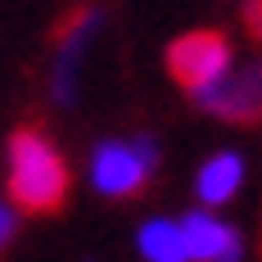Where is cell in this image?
<instances>
[{"mask_svg":"<svg viewBox=\"0 0 262 262\" xmlns=\"http://www.w3.org/2000/svg\"><path fill=\"white\" fill-rule=\"evenodd\" d=\"M9 199L23 212H54L68 199V163L36 127L14 131L9 140Z\"/></svg>","mask_w":262,"mask_h":262,"instance_id":"1","label":"cell"},{"mask_svg":"<svg viewBox=\"0 0 262 262\" xmlns=\"http://www.w3.org/2000/svg\"><path fill=\"white\" fill-rule=\"evenodd\" d=\"M231 59H235L231 41L222 32L204 27V32H185V36H177L167 46V73H172V81L181 91H190L194 100H204L208 91H217L231 77Z\"/></svg>","mask_w":262,"mask_h":262,"instance_id":"2","label":"cell"},{"mask_svg":"<svg viewBox=\"0 0 262 262\" xmlns=\"http://www.w3.org/2000/svg\"><path fill=\"white\" fill-rule=\"evenodd\" d=\"M149 172H154V145L149 140H136V145L108 140L91 158V181H95V190L100 194H113V199H127L136 190H145Z\"/></svg>","mask_w":262,"mask_h":262,"instance_id":"3","label":"cell"},{"mask_svg":"<svg viewBox=\"0 0 262 262\" xmlns=\"http://www.w3.org/2000/svg\"><path fill=\"white\" fill-rule=\"evenodd\" d=\"M199 104L208 113H217V118H226V122H258L262 118V63L244 68L239 77H226Z\"/></svg>","mask_w":262,"mask_h":262,"instance_id":"4","label":"cell"},{"mask_svg":"<svg viewBox=\"0 0 262 262\" xmlns=\"http://www.w3.org/2000/svg\"><path fill=\"white\" fill-rule=\"evenodd\" d=\"M185 249H190V262H239V231H231L226 222L217 217H185Z\"/></svg>","mask_w":262,"mask_h":262,"instance_id":"5","label":"cell"},{"mask_svg":"<svg viewBox=\"0 0 262 262\" xmlns=\"http://www.w3.org/2000/svg\"><path fill=\"white\" fill-rule=\"evenodd\" d=\"M239 177H244V158L239 154H212L204 167H199V199L204 204H226L239 190Z\"/></svg>","mask_w":262,"mask_h":262,"instance_id":"6","label":"cell"},{"mask_svg":"<svg viewBox=\"0 0 262 262\" xmlns=\"http://www.w3.org/2000/svg\"><path fill=\"white\" fill-rule=\"evenodd\" d=\"M140 253L149 262H190L185 231L172 226V222H149V226H140Z\"/></svg>","mask_w":262,"mask_h":262,"instance_id":"7","label":"cell"},{"mask_svg":"<svg viewBox=\"0 0 262 262\" xmlns=\"http://www.w3.org/2000/svg\"><path fill=\"white\" fill-rule=\"evenodd\" d=\"M244 32L262 46V0H249V5H244Z\"/></svg>","mask_w":262,"mask_h":262,"instance_id":"8","label":"cell"},{"mask_svg":"<svg viewBox=\"0 0 262 262\" xmlns=\"http://www.w3.org/2000/svg\"><path fill=\"white\" fill-rule=\"evenodd\" d=\"M9 235H14V217H9V208H0V249L9 244Z\"/></svg>","mask_w":262,"mask_h":262,"instance_id":"9","label":"cell"}]
</instances>
